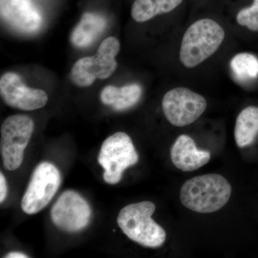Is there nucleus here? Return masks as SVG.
I'll use <instances>...</instances> for the list:
<instances>
[{
  "label": "nucleus",
  "instance_id": "1",
  "mask_svg": "<svg viewBox=\"0 0 258 258\" xmlns=\"http://www.w3.org/2000/svg\"><path fill=\"white\" fill-rule=\"evenodd\" d=\"M232 186L224 176L217 174L195 176L185 181L180 200L185 208L198 213L218 211L228 203Z\"/></svg>",
  "mask_w": 258,
  "mask_h": 258
},
{
  "label": "nucleus",
  "instance_id": "2",
  "mask_svg": "<svg viewBox=\"0 0 258 258\" xmlns=\"http://www.w3.org/2000/svg\"><path fill=\"white\" fill-rule=\"evenodd\" d=\"M225 37V30L215 20L210 18L197 20L183 36L180 61L187 69L197 67L216 52Z\"/></svg>",
  "mask_w": 258,
  "mask_h": 258
},
{
  "label": "nucleus",
  "instance_id": "3",
  "mask_svg": "<svg viewBox=\"0 0 258 258\" xmlns=\"http://www.w3.org/2000/svg\"><path fill=\"white\" fill-rule=\"evenodd\" d=\"M156 206L152 202L131 204L120 210L117 223L130 240L140 245L158 248L165 242V230L152 219Z\"/></svg>",
  "mask_w": 258,
  "mask_h": 258
},
{
  "label": "nucleus",
  "instance_id": "4",
  "mask_svg": "<svg viewBox=\"0 0 258 258\" xmlns=\"http://www.w3.org/2000/svg\"><path fill=\"white\" fill-rule=\"evenodd\" d=\"M120 47V42L115 37H107L101 42L96 55L82 57L75 62L71 72L72 82L80 87H88L97 79H108L118 66L115 57Z\"/></svg>",
  "mask_w": 258,
  "mask_h": 258
},
{
  "label": "nucleus",
  "instance_id": "5",
  "mask_svg": "<svg viewBox=\"0 0 258 258\" xmlns=\"http://www.w3.org/2000/svg\"><path fill=\"white\" fill-rule=\"evenodd\" d=\"M139 161L132 139L128 134L117 132L110 136L102 144L98 161L104 169L103 179L107 184L119 182L123 171Z\"/></svg>",
  "mask_w": 258,
  "mask_h": 258
},
{
  "label": "nucleus",
  "instance_id": "6",
  "mask_svg": "<svg viewBox=\"0 0 258 258\" xmlns=\"http://www.w3.org/2000/svg\"><path fill=\"white\" fill-rule=\"evenodd\" d=\"M34 131V122L26 115H10L1 126L0 152L3 165L9 171L18 169Z\"/></svg>",
  "mask_w": 258,
  "mask_h": 258
},
{
  "label": "nucleus",
  "instance_id": "7",
  "mask_svg": "<svg viewBox=\"0 0 258 258\" xmlns=\"http://www.w3.org/2000/svg\"><path fill=\"white\" fill-rule=\"evenodd\" d=\"M61 175L55 165L44 161L35 167L21 201L22 210L28 215L41 211L50 203L60 187Z\"/></svg>",
  "mask_w": 258,
  "mask_h": 258
},
{
  "label": "nucleus",
  "instance_id": "8",
  "mask_svg": "<svg viewBox=\"0 0 258 258\" xmlns=\"http://www.w3.org/2000/svg\"><path fill=\"white\" fill-rule=\"evenodd\" d=\"M206 99L186 88H173L162 99L163 113L168 121L176 127L190 125L206 110Z\"/></svg>",
  "mask_w": 258,
  "mask_h": 258
},
{
  "label": "nucleus",
  "instance_id": "9",
  "mask_svg": "<svg viewBox=\"0 0 258 258\" xmlns=\"http://www.w3.org/2000/svg\"><path fill=\"white\" fill-rule=\"evenodd\" d=\"M91 215L92 210L88 202L72 190L62 192L50 212L54 225L69 233L86 228L91 221Z\"/></svg>",
  "mask_w": 258,
  "mask_h": 258
},
{
  "label": "nucleus",
  "instance_id": "10",
  "mask_svg": "<svg viewBox=\"0 0 258 258\" xmlns=\"http://www.w3.org/2000/svg\"><path fill=\"white\" fill-rule=\"evenodd\" d=\"M0 95L8 106L23 111L43 108L48 101L45 91L28 87L20 76L13 72L5 73L1 76Z\"/></svg>",
  "mask_w": 258,
  "mask_h": 258
},
{
  "label": "nucleus",
  "instance_id": "11",
  "mask_svg": "<svg viewBox=\"0 0 258 258\" xmlns=\"http://www.w3.org/2000/svg\"><path fill=\"white\" fill-rule=\"evenodd\" d=\"M0 13L5 23L22 33L36 32L42 24L41 13L32 0H0Z\"/></svg>",
  "mask_w": 258,
  "mask_h": 258
},
{
  "label": "nucleus",
  "instance_id": "12",
  "mask_svg": "<svg viewBox=\"0 0 258 258\" xmlns=\"http://www.w3.org/2000/svg\"><path fill=\"white\" fill-rule=\"evenodd\" d=\"M171 160L177 169L191 171L208 164L211 159L208 151L198 149L195 141L187 135L179 136L170 151Z\"/></svg>",
  "mask_w": 258,
  "mask_h": 258
},
{
  "label": "nucleus",
  "instance_id": "13",
  "mask_svg": "<svg viewBox=\"0 0 258 258\" xmlns=\"http://www.w3.org/2000/svg\"><path fill=\"white\" fill-rule=\"evenodd\" d=\"M107 23V20L103 15L84 13L71 34V43L78 48L90 46L105 31Z\"/></svg>",
  "mask_w": 258,
  "mask_h": 258
},
{
  "label": "nucleus",
  "instance_id": "14",
  "mask_svg": "<svg viewBox=\"0 0 258 258\" xmlns=\"http://www.w3.org/2000/svg\"><path fill=\"white\" fill-rule=\"evenodd\" d=\"M142 94L141 86L132 83L120 88L107 86L102 90L100 98L103 104L111 106L115 111H122L135 106Z\"/></svg>",
  "mask_w": 258,
  "mask_h": 258
},
{
  "label": "nucleus",
  "instance_id": "15",
  "mask_svg": "<svg viewBox=\"0 0 258 258\" xmlns=\"http://www.w3.org/2000/svg\"><path fill=\"white\" fill-rule=\"evenodd\" d=\"M184 3V0H135L131 15L137 23H145L158 15L174 12Z\"/></svg>",
  "mask_w": 258,
  "mask_h": 258
},
{
  "label": "nucleus",
  "instance_id": "16",
  "mask_svg": "<svg viewBox=\"0 0 258 258\" xmlns=\"http://www.w3.org/2000/svg\"><path fill=\"white\" fill-rule=\"evenodd\" d=\"M234 136L237 147L244 148L254 143L258 136V107L248 106L239 113Z\"/></svg>",
  "mask_w": 258,
  "mask_h": 258
},
{
  "label": "nucleus",
  "instance_id": "17",
  "mask_svg": "<svg viewBox=\"0 0 258 258\" xmlns=\"http://www.w3.org/2000/svg\"><path fill=\"white\" fill-rule=\"evenodd\" d=\"M230 68L238 81H250L258 76V58L250 53L237 54L230 61Z\"/></svg>",
  "mask_w": 258,
  "mask_h": 258
},
{
  "label": "nucleus",
  "instance_id": "18",
  "mask_svg": "<svg viewBox=\"0 0 258 258\" xmlns=\"http://www.w3.org/2000/svg\"><path fill=\"white\" fill-rule=\"evenodd\" d=\"M236 20L241 26L251 31H258V0H252L249 6L240 8L236 15Z\"/></svg>",
  "mask_w": 258,
  "mask_h": 258
},
{
  "label": "nucleus",
  "instance_id": "19",
  "mask_svg": "<svg viewBox=\"0 0 258 258\" xmlns=\"http://www.w3.org/2000/svg\"><path fill=\"white\" fill-rule=\"evenodd\" d=\"M8 184L3 173H0V203H3L8 195Z\"/></svg>",
  "mask_w": 258,
  "mask_h": 258
},
{
  "label": "nucleus",
  "instance_id": "20",
  "mask_svg": "<svg viewBox=\"0 0 258 258\" xmlns=\"http://www.w3.org/2000/svg\"><path fill=\"white\" fill-rule=\"evenodd\" d=\"M5 258H28L29 257L26 254H24L23 252H11L7 254L5 256Z\"/></svg>",
  "mask_w": 258,
  "mask_h": 258
}]
</instances>
